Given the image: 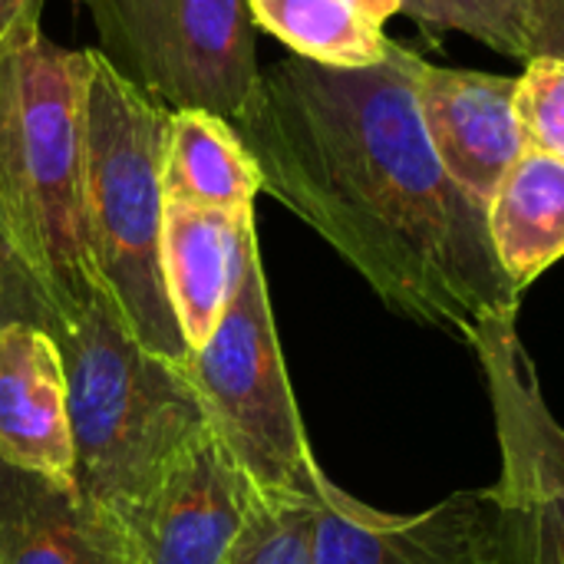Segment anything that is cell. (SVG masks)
Instances as JSON below:
<instances>
[{
  "instance_id": "6da1fadb",
  "label": "cell",
  "mask_w": 564,
  "mask_h": 564,
  "mask_svg": "<svg viewBox=\"0 0 564 564\" xmlns=\"http://www.w3.org/2000/svg\"><path fill=\"white\" fill-rule=\"evenodd\" d=\"M413 50L390 40L360 69L284 56L261 69L235 126L261 188L311 225L400 317L476 344L486 324L519 314L476 205L426 139Z\"/></svg>"
},
{
  "instance_id": "7a4b0ae2",
  "label": "cell",
  "mask_w": 564,
  "mask_h": 564,
  "mask_svg": "<svg viewBox=\"0 0 564 564\" xmlns=\"http://www.w3.org/2000/svg\"><path fill=\"white\" fill-rule=\"evenodd\" d=\"M86 50L40 30V3L0 40V212L63 327L102 291L83 218Z\"/></svg>"
},
{
  "instance_id": "3957f363",
  "label": "cell",
  "mask_w": 564,
  "mask_h": 564,
  "mask_svg": "<svg viewBox=\"0 0 564 564\" xmlns=\"http://www.w3.org/2000/svg\"><path fill=\"white\" fill-rule=\"evenodd\" d=\"M73 486L122 522L212 430L185 370L135 340L109 294L56 334Z\"/></svg>"
},
{
  "instance_id": "277c9868",
  "label": "cell",
  "mask_w": 564,
  "mask_h": 564,
  "mask_svg": "<svg viewBox=\"0 0 564 564\" xmlns=\"http://www.w3.org/2000/svg\"><path fill=\"white\" fill-rule=\"evenodd\" d=\"M169 112L99 50L83 79V218L102 291L142 347L185 364L188 347L162 281V155Z\"/></svg>"
},
{
  "instance_id": "5b68a950",
  "label": "cell",
  "mask_w": 564,
  "mask_h": 564,
  "mask_svg": "<svg viewBox=\"0 0 564 564\" xmlns=\"http://www.w3.org/2000/svg\"><path fill=\"white\" fill-rule=\"evenodd\" d=\"M208 430L261 496H311L321 473L278 344L261 251L212 337L182 364Z\"/></svg>"
},
{
  "instance_id": "8992f818",
  "label": "cell",
  "mask_w": 564,
  "mask_h": 564,
  "mask_svg": "<svg viewBox=\"0 0 564 564\" xmlns=\"http://www.w3.org/2000/svg\"><path fill=\"white\" fill-rule=\"evenodd\" d=\"M99 53L165 112L245 119L261 83L248 0H79Z\"/></svg>"
},
{
  "instance_id": "52a82bcc",
  "label": "cell",
  "mask_w": 564,
  "mask_h": 564,
  "mask_svg": "<svg viewBox=\"0 0 564 564\" xmlns=\"http://www.w3.org/2000/svg\"><path fill=\"white\" fill-rule=\"evenodd\" d=\"M314 564H525L496 486L453 492L426 512H380L321 469L314 476Z\"/></svg>"
},
{
  "instance_id": "ba28073f",
  "label": "cell",
  "mask_w": 564,
  "mask_h": 564,
  "mask_svg": "<svg viewBox=\"0 0 564 564\" xmlns=\"http://www.w3.org/2000/svg\"><path fill=\"white\" fill-rule=\"evenodd\" d=\"M258 499L251 479L208 433L126 519L142 564H221Z\"/></svg>"
},
{
  "instance_id": "9c48e42d",
  "label": "cell",
  "mask_w": 564,
  "mask_h": 564,
  "mask_svg": "<svg viewBox=\"0 0 564 564\" xmlns=\"http://www.w3.org/2000/svg\"><path fill=\"white\" fill-rule=\"evenodd\" d=\"M413 89L433 155L486 208L506 172L525 152L512 109L516 76L433 66L416 53Z\"/></svg>"
},
{
  "instance_id": "30bf717a",
  "label": "cell",
  "mask_w": 564,
  "mask_h": 564,
  "mask_svg": "<svg viewBox=\"0 0 564 564\" xmlns=\"http://www.w3.org/2000/svg\"><path fill=\"white\" fill-rule=\"evenodd\" d=\"M0 564H142V555L116 512L0 459Z\"/></svg>"
},
{
  "instance_id": "8fae6325",
  "label": "cell",
  "mask_w": 564,
  "mask_h": 564,
  "mask_svg": "<svg viewBox=\"0 0 564 564\" xmlns=\"http://www.w3.org/2000/svg\"><path fill=\"white\" fill-rule=\"evenodd\" d=\"M254 254V212L165 202L159 261L188 354L212 337Z\"/></svg>"
},
{
  "instance_id": "7c38bea8",
  "label": "cell",
  "mask_w": 564,
  "mask_h": 564,
  "mask_svg": "<svg viewBox=\"0 0 564 564\" xmlns=\"http://www.w3.org/2000/svg\"><path fill=\"white\" fill-rule=\"evenodd\" d=\"M0 459L73 486V433L59 344L33 324L0 330Z\"/></svg>"
},
{
  "instance_id": "4fadbf2b",
  "label": "cell",
  "mask_w": 564,
  "mask_h": 564,
  "mask_svg": "<svg viewBox=\"0 0 564 564\" xmlns=\"http://www.w3.org/2000/svg\"><path fill=\"white\" fill-rule=\"evenodd\" d=\"M496 416L506 479L564 496V426L552 416L535 364L519 334V314L496 317L473 344Z\"/></svg>"
},
{
  "instance_id": "5bb4252c",
  "label": "cell",
  "mask_w": 564,
  "mask_h": 564,
  "mask_svg": "<svg viewBox=\"0 0 564 564\" xmlns=\"http://www.w3.org/2000/svg\"><path fill=\"white\" fill-rule=\"evenodd\" d=\"M492 251L525 291L564 258V162L525 149L486 205Z\"/></svg>"
},
{
  "instance_id": "9a60e30c",
  "label": "cell",
  "mask_w": 564,
  "mask_h": 564,
  "mask_svg": "<svg viewBox=\"0 0 564 564\" xmlns=\"http://www.w3.org/2000/svg\"><path fill=\"white\" fill-rule=\"evenodd\" d=\"M165 202L254 212L261 172L238 129L208 109L169 112L162 155Z\"/></svg>"
},
{
  "instance_id": "2e32d148",
  "label": "cell",
  "mask_w": 564,
  "mask_h": 564,
  "mask_svg": "<svg viewBox=\"0 0 564 564\" xmlns=\"http://www.w3.org/2000/svg\"><path fill=\"white\" fill-rule=\"evenodd\" d=\"M258 30L278 36L291 56L360 69L387 56L390 36L360 0H248Z\"/></svg>"
},
{
  "instance_id": "e0dca14e",
  "label": "cell",
  "mask_w": 564,
  "mask_h": 564,
  "mask_svg": "<svg viewBox=\"0 0 564 564\" xmlns=\"http://www.w3.org/2000/svg\"><path fill=\"white\" fill-rule=\"evenodd\" d=\"M430 40L466 33L509 59H532V0H400Z\"/></svg>"
},
{
  "instance_id": "ac0fdd59",
  "label": "cell",
  "mask_w": 564,
  "mask_h": 564,
  "mask_svg": "<svg viewBox=\"0 0 564 564\" xmlns=\"http://www.w3.org/2000/svg\"><path fill=\"white\" fill-rule=\"evenodd\" d=\"M221 564H314V492L254 499Z\"/></svg>"
},
{
  "instance_id": "d6986e66",
  "label": "cell",
  "mask_w": 564,
  "mask_h": 564,
  "mask_svg": "<svg viewBox=\"0 0 564 564\" xmlns=\"http://www.w3.org/2000/svg\"><path fill=\"white\" fill-rule=\"evenodd\" d=\"M516 122L525 149L564 162V59L532 56L516 76Z\"/></svg>"
},
{
  "instance_id": "ffe728a7",
  "label": "cell",
  "mask_w": 564,
  "mask_h": 564,
  "mask_svg": "<svg viewBox=\"0 0 564 564\" xmlns=\"http://www.w3.org/2000/svg\"><path fill=\"white\" fill-rule=\"evenodd\" d=\"M496 492L509 509L525 564H564V496L499 476Z\"/></svg>"
},
{
  "instance_id": "44dd1931",
  "label": "cell",
  "mask_w": 564,
  "mask_h": 564,
  "mask_svg": "<svg viewBox=\"0 0 564 564\" xmlns=\"http://www.w3.org/2000/svg\"><path fill=\"white\" fill-rule=\"evenodd\" d=\"M10 324H33L50 334H56L63 327L46 284L26 261L23 248L17 245V238L0 212V330Z\"/></svg>"
},
{
  "instance_id": "7402d4cb",
  "label": "cell",
  "mask_w": 564,
  "mask_h": 564,
  "mask_svg": "<svg viewBox=\"0 0 564 564\" xmlns=\"http://www.w3.org/2000/svg\"><path fill=\"white\" fill-rule=\"evenodd\" d=\"M532 56L564 59V0H532Z\"/></svg>"
},
{
  "instance_id": "603a6c76",
  "label": "cell",
  "mask_w": 564,
  "mask_h": 564,
  "mask_svg": "<svg viewBox=\"0 0 564 564\" xmlns=\"http://www.w3.org/2000/svg\"><path fill=\"white\" fill-rule=\"evenodd\" d=\"M40 0H0V40L17 26V20L30 10V7H36Z\"/></svg>"
},
{
  "instance_id": "cb8c5ba5",
  "label": "cell",
  "mask_w": 564,
  "mask_h": 564,
  "mask_svg": "<svg viewBox=\"0 0 564 564\" xmlns=\"http://www.w3.org/2000/svg\"><path fill=\"white\" fill-rule=\"evenodd\" d=\"M360 3H364V10H367L377 23H387L390 17L400 13V0H360Z\"/></svg>"
}]
</instances>
